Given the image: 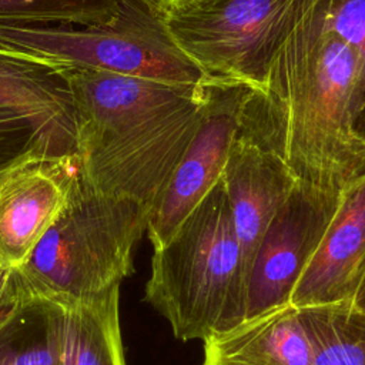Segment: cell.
Returning <instances> with one entry per match:
<instances>
[{
	"label": "cell",
	"mask_w": 365,
	"mask_h": 365,
	"mask_svg": "<svg viewBox=\"0 0 365 365\" xmlns=\"http://www.w3.org/2000/svg\"><path fill=\"white\" fill-rule=\"evenodd\" d=\"M241 125L301 182L342 192L365 175L354 58L318 0L281 46L264 87L251 91Z\"/></svg>",
	"instance_id": "cell-1"
},
{
	"label": "cell",
	"mask_w": 365,
	"mask_h": 365,
	"mask_svg": "<svg viewBox=\"0 0 365 365\" xmlns=\"http://www.w3.org/2000/svg\"><path fill=\"white\" fill-rule=\"evenodd\" d=\"M248 279L230 204L220 181L154 250L144 299L181 341L232 329L247 318Z\"/></svg>",
	"instance_id": "cell-2"
},
{
	"label": "cell",
	"mask_w": 365,
	"mask_h": 365,
	"mask_svg": "<svg viewBox=\"0 0 365 365\" xmlns=\"http://www.w3.org/2000/svg\"><path fill=\"white\" fill-rule=\"evenodd\" d=\"M150 208L88 185L78 173L70 198L29 258L13 268L16 298L76 304L94 298L133 272V252Z\"/></svg>",
	"instance_id": "cell-3"
},
{
	"label": "cell",
	"mask_w": 365,
	"mask_h": 365,
	"mask_svg": "<svg viewBox=\"0 0 365 365\" xmlns=\"http://www.w3.org/2000/svg\"><path fill=\"white\" fill-rule=\"evenodd\" d=\"M0 50L61 68H86L158 83L200 87L211 78L173 37L167 14L151 0H121L94 24L0 23Z\"/></svg>",
	"instance_id": "cell-4"
},
{
	"label": "cell",
	"mask_w": 365,
	"mask_h": 365,
	"mask_svg": "<svg viewBox=\"0 0 365 365\" xmlns=\"http://www.w3.org/2000/svg\"><path fill=\"white\" fill-rule=\"evenodd\" d=\"M315 0H215L204 9L167 16L182 51L212 80L258 91L281 46Z\"/></svg>",
	"instance_id": "cell-5"
},
{
	"label": "cell",
	"mask_w": 365,
	"mask_h": 365,
	"mask_svg": "<svg viewBox=\"0 0 365 365\" xmlns=\"http://www.w3.org/2000/svg\"><path fill=\"white\" fill-rule=\"evenodd\" d=\"M251 91L232 81L211 78L205 84L200 124L148 212L145 232L153 250L170 241L220 181Z\"/></svg>",
	"instance_id": "cell-6"
},
{
	"label": "cell",
	"mask_w": 365,
	"mask_h": 365,
	"mask_svg": "<svg viewBox=\"0 0 365 365\" xmlns=\"http://www.w3.org/2000/svg\"><path fill=\"white\" fill-rule=\"evenodd\" d=\"M341 195L301 181L294 185L254 257L245 319L291 304L292 291L317 252Z\"/></svg>",
	"instance_id": "cell-7"
},
{
	"label": "cell",
	"mask_w": 365,
	"mask_h": 365,
	"mask_svg": "<svg viewBox=\"0 0 365 365\" xmlns=\"http://www.w3.org/2000/svg\"><path fill=\"white\" fill-rule=\"evenodd\" d=\"M77 177V155H54L40 144L0 167V264L17 268L29 258Z\"/></svg>",
	"instance_id": "cell-8"
},
{
	"label": "cell",
	"mask_w": 365,
	"mask_h": 365,
	"mask_svg": "<svg viewBox=\"0 0 365 365\" xmlns=\"http://www.w3.org/2000/svg\"><path fill=\"white\" fill-rule=\"evenodd\" d=\"M63 70L73 94L77 150L121 128L197 101L204 90V84L185 87L110 71Z\"/></svg>",
	"instance_id": "cell-9"
},
{
	"label": "cell",
	"mask_w": 365,
	"mask_h": 365,
	"mask_svg": "<svg viewBox=\"0 0 365 365\" xmlns=\"http://www.w3.org/2000/svg\"><path fill=\"white\" fill-rule=\"evenodd\" d=\"M221 181L248 279L258 245L298 180L277 154L240 125Z\"/></svg>",
	"instance_id": "cell-10"
},
{
	"label": "cell",
	"mask_w": 365,
	"mask_h": 365,
	"mask_svg": "<svg viewBox=\"0 0 365 365\" xmlns=\"http://www.w3.org/2000/svg\"><path fill=\"white\" fill-rule=\"evenodd\" d=\"M365 277V175L342 191L338 210L291 295L302 308L352 304Z\"/></svg>",
	"instance_id": "cell-11"
},
{
	"label": "cell",
	"mask_w": 365,
	"mask_h": 365,
	"mask_svg": "<svg viewBox=\"0 0 365 365\" xmlns=\"http://www.w3.org/2000/svg\"><path fill=\"white\" fill-rule=\"evenodd\" d=\"M0 108L24 117L47 153L77 155L73 94L61 67L0 50Z\"/></svg>",
	"instance_id": "cell-12"
},
{
	"label": "cell",
	"mask_w": 365,
	"mask_h": 365,
	"mask_svg": "<svg viewBox=\"0 0 365 365\" xmlns=\"http://www.w3.org/2000/svg\"><path fill=\"white\" fill-rule=\"evenodd\" d=\"M202 365H315L299 309L278 307L204 341Z\"/></svg>",
	"instance_id": "cell-13"
},
{
	"label": "cell",
	"mask_w": 365,
	"mask_h": 365,
	"mask_svg": "<svg viewBox=\"0 0 365 365\" xmlns=\"http://www.w3.org/2000/svg\"><path fill=\"white\" fill-rule=\"evenodd\" d=\"M120 285L63 304L60 365H125L120 328Z\"/></svg>",
	"instance_id": "cell-14"
},
{
	"label": "cell",
	"mask_w": 365,
	"mask_h": 365,
	"mask_svg": "<svg viewBox=\"0 0 365 365\" xmlns=\"http://www.w3.org/2000/svg\"><path fill=\"white\" fill-rule=\"evenodd\" d=\"M63 304L20 298L0 312V365H60Z\"/></svg>",
	"instance_id": "cell-15"
},
{
	"label": "cell",
	"mask_w": 365,
	"mask_h": 365,
	"mask_svg": "<svg viewBox=\"0 0 365 365\" xmlns=\"http://www.w3.org/2000/svg\"><path fill=\"white\" fill-rule=\"evenodd\" d=\"M315 365H365V312L351 304L299 309Z\"/></svg>",
	"instance_id": "cell-16"
},
{
	"label": "cell",
	"mask_w": 365,
	"mask_h": 365,
	"mask_svg": "<svg viewBox=\"0 0 365 365\" xmlns=\"http://www.w3.org/2000/svg\"><path fill=\"white\" fill-rule=\"evenodd\" d=\"M121 0H0V23L94 24L108 20Z\"/></svg>",
	"instance_id": "cell-17"
},
{
	"label": "cell",
	"mask_w": 365,
	"mask_h": 365,
	"mask_svg": "<svg viewBox=\"0 0 365 365\" xmlns=\"http://www.w3.org/2000/svg\"><path fill=\"white\" fill-rule=\"evenodd\" d=\"M331 30L354 58L355 130L365 143V0H318Z\"/></svg>",
	"instance_id": "cell-18"
},
{
	"label": "cell",
	"mask_w": 365,
	"mask_h": 365,
	"mask_svg": "<svg viewBox=\"0 0 365 365\" xmlns=\"http://www.w3.org/2000/svg\"><path fill=\"white\" fill-rule=\"evenodd\" d=\"M34 144L40 143L33 125L20 114L0 108V167Z\"/></svg>",
	"instance_id": "cell-19"
},
{
	"label": "cell",
	"mask_w": 365,
	"mask_h": 365,
	"mask_svg": "<svg viewBox=\"0 0 365 365\" xmlns=\"http://www.w3.org/2000/svg\"><path fill=\"white\" fill-rule=\"evenodd\" d=\"M155 3L167 16L190 13L198 9H204L215 0H151Z\"/></svg>",
	"instance_id": "cell-20"
},
{
	"label": "cell",
	"mask_w": 365,
	"mask_h": 365,
	"mask_svg": "<svg viewBox=\"0 0 365 365\" xmlns=\"http://www.w3.org/2000/svg\"><path fill=\"white\" fill-rule=\"evenodd\" d=\"M14 301H17V298L13 284V268L0 264V312H3Z\"/></svg>",
	"instance_id": "cell-21"
},
{
	"label": "cell",
	"mask_w": 365,
	"mask_h": 365,
	"mask_svg": "<svg viewBox=\"0 0 365 365\" xmlns=\"http://www.w3.org/2000/svg\"><path fill=\"white\" fill-rule=\"evenodd\" d=\"M351 305L355 309H358L361 312H365V277H364V279H362V282H361V285H359V288L356 291V295H355V298H354Z\"/></svg>",
	"instance_id": "cell-22"
}]
</instances>
